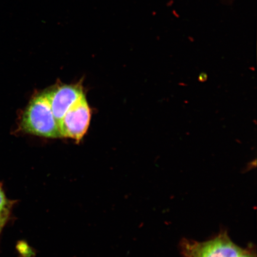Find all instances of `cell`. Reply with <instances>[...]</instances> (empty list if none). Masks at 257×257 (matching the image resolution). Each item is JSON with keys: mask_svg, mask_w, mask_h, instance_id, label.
I'll use <instances>...</instances> for the list:
<instances>
[{"mask_svg": "<svg viewBox=\"0 0 257 257\" xmlns=\"http://www.w3.org/2000/svg\"><path fill=\"white\" fill-rule=\"evenodd\" d=\"M21 127L25 133L38 137L62 138L59 123L45 92L31 99L22 115Z\"/></svg>", "mask_w": 257, "mask_h": 257, "instance_id": "1", "label": "cell"}, {"mask_svg": "<svg viewBox=\"0 0 257 257\" xmlns=\"http://www.w3.org/2000/svg\"><path fill=\"white\" fill-rule=\"evenodd\" d=\"M183 257H238L241 248L231 239L226 231H221L210 239L198 242L183 239L180 243Z\"/></svg>", "mask_w": 257, "mask_h": 257, "instance_id": "2", "label": "cell"}, {"mask_svg": "<svg viewBox=\"0 0 257 257\" xmlns=\"http://www.w3.org/2000/svg\"><path fill=\"white\" fill-rule=\"evenodd\" d=\"M91 117V108L84 95L69 109L60 121L61 137L79 143L88 130Z\"/></svg>", "mask_w": 257, "mask_h": 257, "instance_id": "3", "label": "cell"}, {"mask_svg": "<svg viewBox=\"0 0 257 257\" xmlns=\"http://www.w3.org/2000/svg\"><path fill=\"white\" fill-rule=\"evenodd\" d=\"M45 93L58 123L69 109L85 95L80 84L57 85Z\"/></svg>", "mask_w": 257, "mask_h": 257, "instance_id": "4", "label": "cell"}, {"mask_svg": "<svg viewBox=\"0 0 257 257\" xmlns=\"http://www.w3.org/2000/svg\"><path fill=\"white\" fill-rule=\"evenodd\" d=\"M12 204L9 201L0 186V226L4 227L9 219Z\"/></svg>", "mask_w": 257, "mask_h": 257, "instance_id": "5", "label": "cell"}, {"mask_svg": "<svg viewBox=\"0 0 257 257\" xmlns=\"http://www.w3.org/2000/svg\"><path fill=\"white\" fill-rule=\"evenodd\" d=\"M238 257H256V250L252 246L243 248L242 252Z\"/></svg>", "mask_w": 257, "mask_h": 257, "instance_id": "6", "label": "cell"}, {"mask_svg": "<svg viewBox=\"0 0 257 257\" xmlns=\"http://www.w3.org/2000/svg\"><path fill=\"white\" fill-rule=\"evenodd\" d=\"M208 79V75L206 73L202 72L198 76V80L200 82H204Z\"/></svg>", "mask_w": 257, "mask_h": 257, "instance_id": "7", "label": "cell"}, {"mask_svg": "<svg viewBox=\"0 0 257 257\" xmlns=\"http://www.w3.org/2000/svg\"><path fill=\"white\" fill-rule=\"evenodd\" d=\"M3 227L0 226V233H1V231H2V229H3Z\"/></svg>", "mask_w": 257, "mask_h": 257, "instance_id": "8", "label": "cell"}]
</instances>
